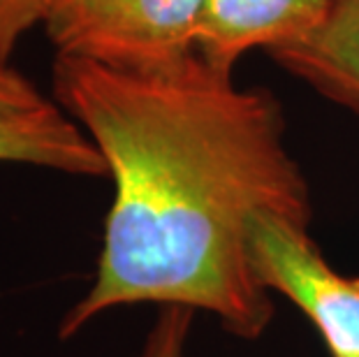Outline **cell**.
Listing matches in <instances>:
<instances>
[{
    "label": "cell",
    "instance_id": "1",
    "mask_svg": "<svg viewBox=\"0 0 359 357\" xmlns=\"http://www.w3.org/2000/svg\"><path fill=\"white\" fill-rule=\"evenodd\" d=\"M53 93L114 179L95 278L58 337L130 304L188 307L232 337H262L276 307L250 267V225L259 214L311 223L271 90L239 86L200 56L160 72L58 56Z\"/></svg>",
    "mask_w": 359,
    "mask_h": 357
},
{
    "label": "cell",
    "instance_id": "2",
    "mask_svg": "<svg viewBox=\"0 0 359 357\" xmlns=\"http://www.w3.org/2000/svg\"><path fill=\"white\" fill-rule=\"evenodd\" d=\"M204 7L206 0H49L42 24L58 56L160 72L197 56Z\"/></svg>",
    "mask_w": 359,
    "mask_h": 357
},
{
    "label": "cell",
    "instance_id": "3",
    "mask_svg": "<svg viewBox=\"0 0 359 357\" xmlns=\"http://www.w3.org/2000/svg\"><path fill=\"white\" fill-rule=\"evenodd\" d=\"M248 257L259 285L292 302L332 357H359V276L339 274L325 260L309 225L259 214L248 232Z\"/></svg>",
    "mask_w": 359,
    "mask_h": 357
},
{
    "label": "cell",
    "instance_id": "4",
    "mask_svg": "<svg viewBox=\"0 0 359 357\" xmlns=\"http://www.w3.org/2000/svg\"><path fill=\"white\" fill-rule=\"evenodd\" d=\"M341 0H206L197 30V56L220 72L255 49L269 54L318 35Z\"/></svg>",
    "mask_w": 359,
    "mask_h": 357
},
{
    "label": "cell",
    "instance_id": "5",
    "mask_svg": "<svg viewBox=\"0 0 359 357\" xmlns=\"http://www.w3.org/2000/svg\"><path fill=\"white\" fill-rule=\"evenodd\" d=\"M0 163L47 167L77 177H109L93 140L53 102L33 114L0 116Z\"/></svg>",
    "mask_w": 359,
    "mask_h": 357
},
{
    "label": "cell",
    "instance_id": "6",
    "mask_svg": "<svg viewBox=\"0 0 359 357\" xmlns=\"http://www.w3.org/2000/svg\"><path fill=\"white\" fill-rule=\"evenodd\" d=\"M271 58L327 100L359 116V0H341L318 35L273 51Z\"/></svg>",
    "mask_w": 359,
    "mask_h": 357
},
{
    "label": "cell",
    "instance_id": "7",
    "mask_svg": "<svg viewBox=\"0 0 359 357\" xmlns=\"http://www.w3.org/2000/svg\"><path fill=\"white\" fill-rule=\"evenodd\" d=\"M193 323V309L160 307L154 328L149 330L137 357H186V344Z\"/></svg>",
    "mask_w": 359,
    "mask_h": 357
},
{
    "label": "cell",
    "instance_id": "8",
    "mask_svg": "<svg viewBox=\"0 0 359 357\" xmlns=\"http://www.w3.org/2000/svg\"><path fill=\"white\" fill-rule=\"evenodd\" d=\"M47 7L49 0H0V65H7L19 37L44 21Z\"/></svg>",
    "mask_w": 359,
    "mask_h": 357
},
{
    "label": "cell",
    "instance_id": "9",
    "mask_svg": "<svg viewBox=\"0 0 359 357\" xmlns=\"http://www.w3.org/2000/svg\"><path fill=\"white\" fill-rule=\"evenodd\" d=\"M49 100L26 77H21L7 65H0V116L33 114L49 107Z\"/></svg>",
    "mask_w": 359,
    "mask_h": 357
}]
</instances>
